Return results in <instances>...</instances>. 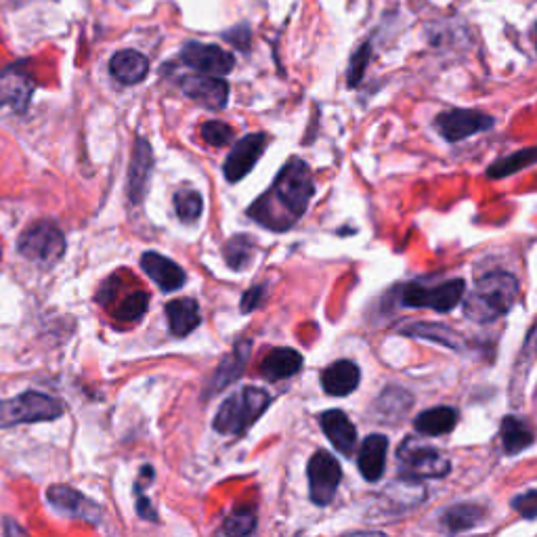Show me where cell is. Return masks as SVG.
<instances>
[{
    "label": "cell",
    "instance_id": "1",
    "mask_svg": "<svg viewBox=\"0 0 537 537\" xmlns=\"http://www.w3.org/2000/svg\"><path fill=\"white\" fill-rule=\"evenodd\" d=\"M313 193L315 185L309 164L292 158L271 189L250 206L248 214L269 231H286L307 212Z\"/></svg>",
    "mask_w": 537,
    "mask_h": 537
},
{
    "label": "cell",
    "instance_id": "2",
    "mask_svg": "<svg viewBox=\"0 0 537 537\" xmlns=\"http://www.w3.org/2000/svg\"><path fill=\"white\" fill-rule=\"evenodd\" d=\"M517 277L506 271H491L483 275L468 294L464 303V313L477 324H491L517 305L519 300Z\"/></svg>",
    "mask_w": 537,
    "mask_h": 537
},
{
    "label": "cell",
    "instance_id": "3",
    "mask_svg": "<svg viewBox=\"0 0 537 537\" xmlns=\"http://www.w3.org/2000/svg\"><path fill=\"white\" fill-rule=\"evenodd\" d=\"M269 403L271 397L267 391L256 389V386H244L221 405L212 422L214 431L221 435H244L267 412Z\"/></svg>",
    "mask_w": 537,
    "mask_h": 537
},
{
    "label": "cell",
    "instance_id": "4",
    "mask_svg": "<svg viewBox=\"0 0 537 537\" xmlns=\"http://www.w3.org/2000/svg\"><path fill=\"white\" fill-rule=\"evenodd\" d=\"M63 414V405L51 395L28 391L13 399L0 401V428H11L17 424L53 422Z\"/></svg>",
    "mask_w": 537,
    "mask_h": 537
},
{
    "label": "cell",
    "instance_id": "5",
    "mask_svg": "<svg viewBox=\"0 0 537 537\" xmlns=\"http://www.w3.org/2000/svg\"><path fill=\"white\" fill-rule=\"evenodd\" d=\"M17 250L28 261L49 269L66 252V238L55 223L38 221L19 235Z\"/></svg>",
    "mask_w": 537,
    "mask_h": 537
},
{
    "label": "cell",
    "instance_id": "6",
    "mask_svg": "<svg viewBox=\"0 0 537 537\" xmlns=\"http://www.w3.org/2000/svg\"><path fill=\"white\" fill-rule=\"evenodd\" d=\"M466 292L464 279H449L435 288H426L422 284H410L401 292V300L405 307L416 309H433L439 313H447L462 303Z\"/></svg>",
    "mask_w": 537,
    "mask_h": 537
},
{
    "label": "cell",
    "instance_id": "7",
    "mask_svg": "<svg viewBox=\"0 0 537 537\" xmlns=\"http://www.w3.org/2000/svg\"><path fill=\"white\" fill-rule=\"evenodd\" d=\"M34 95V80L21 68L0 70V118L24 116Z\"/></svg>",
    "mask_w": 537,
    "mask_h": 537
},
{
    "label": "cell",
    "instance_id": "8",
    "mask_svg": "<svg viewBox=\"0 0 537 537\" xmlns=\"http://www.w3.org/2000/svg\"><path fill=\"white\" fill-rule=\"evenodd\" d=\"M307 477H309V493L311 500L317 506H328L336 491L338 485L342 481V468L338 464V460L328 454L326 449H319L317 454H313V458L309 460L307 466Z\"/></svg>",
    "mask_w": 537,
    "mask_h": 537
},
{
    "label": "cell",
    "instance_id": "9",
    "mask_svg": "<svg viewBox=\"0 0 537 537\" xmlns=\"http://www.w3.org/2000/svg\"><path fill=\"white\" fill-rule=\"evenodd\" d=\"M399 462L403 464L405 475L410 479H435L445 477L451 464L441 451L420 445L416 441H407L399 447Z\"/></svg>",
    "mask_w": 537,
    "mask_h": 537
},
{
    "label": "cell",
    "instance_id": "10",
    "mask_svg": "<svg viewBox=\"0 0 537 537\" xmlns=\"http://www.w3.org/2000/svg\"><path fill=\"white\" fill-rule=\"evenodd\" d=\"M437 131L451 143L464 141L493 126V118L477 110H449L437 116Z\"/></svg>",
    "mask_w": 537,
    "mask_h": 537
},
{
    "label": "cell",
    "instance_id": "11",
    "mask_svg": "<svg viewBox=\"0 0 537 537\" xmlns=\"http://www.w3.org/2000/svg\"><path fill=\"white\" fill-rule=\"evenodd\" d=\"M181 59L185 66L210 76H227L235 66L229 51L217 45H204V42H187L181 51Z\"/></svg>",
    "mask_w": 537,
    "mask_h": 537
},
{
    "label": "cell",
    "instance_id": "12",
    "mask_svg": "<svg viewBox=\"0 0 537 537\" xmlns=\"http://www.w3.org/2000/svg\"><path fill=\"white\" fill-rule=\"evenodd\" d=\"M47 500L57 512L66 514V517L70 519H78V521L93 523V525L101 523V517H103L101 508L87 496H82L80 491L72 489L70 485H53L47 491Z\"/></svg>",
    "mask_w": 537,
    "mask_h": 537
},
{
    "label": "cell",
    "instance_id": "13",
    "mask_svg": "<svg viewBox=\"0 0 537 537\" xmlns=\"http://www.w3.org/2000/svg\"><path fill=\"white\" fill-rule=\"evenodd\" d=\"M181 91L208 110H225L229 101V84L221 76L189 74L179 82Z\"/></svg>",
    "mask_w": 537,
    "mask_h": 537
},
{
    "label": "cell",
    "instance_id": "14",
    "mask_svg": "<svg viewBox=\"0 0 537 537\" xmlns=\"http://www.w3.org/2000/svg\"><path fill=\"white\" fill-rule=\"evenodd\" d=\"M269 139L265 133H252L244 137L238 145L231 149L229 158L225 160V179L229 183H238L242 181L250 170L256 166V162L261 160L265 147Z\"/></svg>",
    "mask_w": 537,
    "mask_h": 537
},
{
    "label": "cell",
    "instance_id": "15",
    "mask_svg": "<svg viewBox=\"0 0 537 537\" xmlns=\"http://www.w3.org/2000/svg\"><path fill=\"white\" fill-rule=\"evenodd\" d=\"M250 351H252V342L250 340H238V342H235L233 351L229 355H225V359L219 363L217 372H214L212 378L208 380L204 397L217 395L223 389H227V386L233 384L235 380H240L242 374L246 372Z\"/></svg>",
    "mask_w": 537,
    "mask_h": 537
},
{
    "label": "cell",
    "instance_id": "16",
    "mask_svg": "<svg viewBox=\"0 0 537 537\" xmlns=\"http://www.w3.org/2000/svg\"><path fill=\"white\" fill-rule=\"evenodd\" d=\"M154 168V152L152 145H149L143 137L135 141L133 158H131V168H128V198L133 204H141L147 193V183L152 177Z\"/></svg>",
    "mask_w": 537,
    "mask_h": 537
},
{
    "label": "cell",
    "instance_id": "17",
    "mask_svg": "<svg viewBox=\"0 0 537 537\" xmlns=\"http://www.w3.org/2000/svg\"><path fill=\"white\" fill-rule=\"evenodd\" d=\"M321 431L326 433L330 443L340 451L342 456H353L357 445V428L349 416L340 410H330L319 416Z\"/></svg>",
    "mask_w": 537,
    "mask_h": 537
},
{
    "label": "cell",
    "instance_id": "18",
    "mask_svg": "<svg viewBox=\"0 0 537 537\" xmlns=\"http://www.w3.org/2000/svg\"><path fill=\"white\" fill-rule=\"evenodd\" d=\"M141 267L164 292H175L187 282L185 271L175 261L166 259L158 252H145L141 256Z\"/></svg>",
    "mask_w": 537,
    "mask_h": 537
},
{
    "label": "cell",
    "instance_id": "19",
    "mask_svg": "<svg viewBox=\"0 0 537 537\" xmlns=\"http://www.w3.org/2000/svg\"><path fill=\"white\" fill-rule=\"evenodd\" d=\"M361 380V372L357 368V363L353 361H336L324 370L321 374V386H324V391L332 397H347L351 395Z\"/></svg>",
    "mask_w": 537,
    "mask_h": 537
},
{
    "label": "cell",
    "instance_id": "20",
    "mask_svg": "<svg viewBox=\"0 0 537 537\" xmlns=\"http://www.w3.org/2000/svg\"><path fill=\"white\" fill-rule=\"evenodd\" d=\"M166 317H168V326L173 336L185 338L193 330H196L202 324V311L198 300L193 298H177L170 300L166 305Z\"/></svg>",
    "mask_w": 537,
    "mask_h": 537
},
{
    "label": "cell",
    "instance_id": "21",
    "mask_svg": "<svg viewBox=\"0 0 537 537\" xmlns=\"http://www.w3.org/2000/svg\"><path fill=\"white\" fill-rule=\"evenodd\" d=\"M386 451H389V439H386L384 435H370L363 441L359 449L357 466L365 481L374 483L382 479L384 466H386Z\"/></svg>",
    "mask_w": 537,
    "mask_h": 537
},
{
    "label": "cell",
    "instance_id": "22",
    "mask_svg": "<svg viewBox=\"0 0 537 537\" xmlns=\"http://www.w3.org/2000/svg\"><path fill=\"white\" fill-rule=\"evenodd\" d=\"M110 74L118 82L128 84V87H131V84H139L149 74V59L135 49L118 51L110 59Z\"/></svg>",
    "mask_w": 537,
    "mask_h": 537
},
{
    "label": "cell",
    "instance_id": "23",
    "mask_svg": "<svg viewBox=\"0 0 537 537\" xmlns=\"http://www.w3.org/2000/svg\"><path fill=\"white\" fill-rule=\"evenodd\" d=\"M303 355H300L296 349H273L261 363V374L265 380L277 382V380H286L292 378L294 374L300 372L303 368Z\"/></svg>",
    "mask_w": 537,
    "mask_h": 537
},
{
    "label": "cell",
    "instance_id": "24",
    "mask_svg": "<svg viewBox=\"0 0 537 537\" xmlns=\"http://www.w3.org/2000/svg\"><path fill=\"white\" fill-rule=\"evenodd\" d=\"M456 424H458V412L454 410V407H433V410L422 412L414 420L416 431L428 437L447 435L454 431Z\"/></svg>",
    "mask_w": 537,
    "mask_h": 537
},
{
    "label": "cell",
    "instance_id": "25",
    "mask_svg": "<svg viewBox=\"0 0 537 537\" xmlns=\"http://www.w3.org/2000/svg\"><path fill=\"white\" fill-rule=\"evenodd\" d=\"M500 435H502L504 451L508 456L521 454L523 449L533 445V433L529 431V426L521 418H514V416L504 418L502 428H500Z\"/></svg>",
    "mask_w": 537,
    "mask_h": 537
},
{
    "label": "cell",
    "instance_id": "26",
    "mask_svg": "<svg viewBox=\"0 0 537 537\" xmlns=\"http://www.w3.org/2000/svg\"><path fill=\"white\" fill-rule=\"evenodd\" d=\"M483 508L475 506V504H458L454 508L445 510L441 523L445 525L447 531L451 533H460V531H468L472 527H477L483 521Z\"/></svg>",
    "mask_w": 537,
    "mask_h": 537
},
{
    "label": "cell",
    "instance_id": "27",
    "mask_svg": "<svg viewBox=\"0 0 537 537\" xmlns=\"http://www.w3.org/2000/svg\"><path fill=\"white\" fill-rule=\"evenodd\" d=\"M533 164H537V147L523 149V152H517V154H512L508 158H502L498 162H493L487 168V177H491V179H504V177H510L514 173H519V170L529 168Z\"/></svg>",
    "mask_w": 537,
    "mask_h": 537
},
{
    "label": "cell",
    "instance_id": "28",
    "mask_svg": "<svg viewBox=\"0 0 537 537\" xmlns=\"http://www.w3.org/2000/svg\"><path fill=\"white\" fill-rule=\"evenodd\" d=\"M537 359V324L529 330L527 338H525V345L521 349V355H519V361L517 365H514V376H512V399L514 395H517L519 389H523V384L527 380V374L531 370L533 361Z\"/></svg>",
    "mask_w": 537,
    "mask_h": 537
},
{
    "label": "cell",
    "instance_id": "29",
    "mask_svg": "<svg viewBox=\"0 0 537 537\" xmlns=\"http://www.w3.org/2000/svg\"><path fill=\"white\" fill-rule=\"evenodd\" d=\"M403 334L412 336V338L435 340V342H439V345L449 347V349H460V338H458V334L451 332L445 326H437V324H414V326L403 328Z\"/></svg>",
    "mask_w": 537,
    "mask_h": 537
},
{
    "label": "cell",
    "instance_id": "30",
    "mask_svg": "<svg viewBox=\"0 0 537 537\" xmlns=\"http://www.w3.org/2000/svg\"><path fill=\"white\" fill-rule=\"evenodd\" d=\"M256 244L248 235H235L225 246V261L231 269L240 271L254 259Z\"/></svg>",
    "mask_w": 537,
    "mask_h": 537
},
{
    "label": "cell",
    "instance_id": "31",
    "mask_svg": "<svg viewBox=\"0 0 537 537\" xmlns=\"http://www.w3.org/2000/svg\"><path fill=\"white\" fill-rule=\"evenodd\" d=\"M175 210L183 223H193L202 217L204 202L196 189H181L175 193Z\"/></svg>",
    "mask_w": 537,
    "mask_h": 537
},
{
    "label": "cell",
    "instance_id": "32",
    "mask_svg": "<svg viewBox=\"0 0 537 537\" xmlns=\"http://www.w3.org/2000/svg\"><path fill=\"white\" fill-rule=\"evenodd\" d=\"M147 307H149V294L137 290L122 300V303L114 309V315L120 321H137L147 313Z\"/></svg>",
    "mask_w": 537,
    "mask_h": 537
},
{
    "label": "cell",
    "instance_id": "33",
    "mask_svg": "<svg viewBox=\"0 0 537 537\" xmlns=\"http://www.w3.org/2000/svg\"><path fill=\"white\" fill-rule=\"evenodd\" d=\"M254 527H256L254 510H238V512H233L231 517L223 523L219 533H225V535H248V533L254 531Z\"/></svg>",
    "mask_w": 537,
    "mask_h": 537
},
{
    "label": "cell",
    "instance_id": "34",
    "mask_svg": "<svg viewBox=\"0 0 537 537\" xmlns=\"http://www.w3.org/2000/svg\"><path fill=\"white\" fill-rule=\"evenodd\" d=\"M233 137V128L225 122H219V120H212V122H206L202 126V139L212 145V147H223L231 141Z\"/></svg>",
    "mask_w": 537,
    "mask_h": 537
},
{
    "label": "cell",
    "instance_id": "35",
    "mask_svg": "<svg viewBox=\"0 0 537 537\" xmlns=\"http://www.w3.org/2000/svg\"><path fill=\"white\" fill-rule=\"evenodd\" d=\"M370 45H363L351 59V68H349V87H357L359 80L363 78V72L365 68H368V61H370Z\"/></svg>",
    "mask_w": 537,
    "mask_h": 537
},
{
    "label": "cell",
    "instance_id": "36",
    "mask_svg": "<svg viewBox=\"0 0 537 537\" xmlns=\"http://www.w3.org/2000/svg\"><path fill=\"white\" fill-rule=\"evenodd\" d=\"M512 508L517 510L521 517L527 521L537 519V491H527V493H523V496L514 498Z\"/></svg>",
    "mask_w": 537,
    "mask_h": 537
},
{
    "label": "cell",
    "instance_id": "37",
    "mask_svg": "<svg viewBox=\"0 0 537 537\" xmlns=\"http://www.w3.org/2000/svg\"><path fill=\"white\" fill-rule=\"evenodd\" d=\"M267 296V286L265 284H259L250 288L244 296H242V313H252L254 309H259L263 305V300Z\"/></svg>",
    "mask_w": 537,
    "mask_h": 537
}]
</instances>
